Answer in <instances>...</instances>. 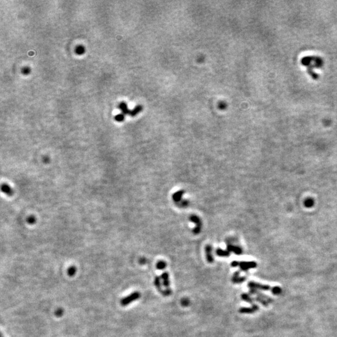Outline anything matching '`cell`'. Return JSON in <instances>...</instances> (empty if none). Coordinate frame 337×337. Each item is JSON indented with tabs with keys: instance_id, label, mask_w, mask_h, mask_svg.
<instances>
[{
	"instance_id": "7402d4cb",
	"label": "cell",
	"mask_w": 337,
	"mask_h": 337,
	"mask_svg": "<svg viewBox=\"0 0 337 337\" xmlns=\"http://www.w3.org/2000/svg\"><path fill=\"white\" fill-rule=\"evenodd\" d=\"M124 118L125 116L124 114H119L115 116V120L118 122H122L124 120Z\"/></svg>"
},
{
	"instance_id": "484cf974",
	"label": "cell",
	"mask_w": 337,
	"mask_h": 337,
	"mask_svg": "<svg viewBox=\"0 0 337 337\" xmlns=\"http://www.w3.org/2000/svg\"><path fill=\"white\" fill-rule=\"evenodd\" d=\"M179 207H186L188 206L189 201L187 200L181 201V202L179 203Z\"/></svg>"
},
{
	"instance_id": "2e32d148",
	"label": "cell",
	"mask_w": 337,
	"mask_h": 337,
	"mask_svg": "<svg viewBox=\"0 0 337 337\" xmlns=\"http://www.w3.org/2000/svg\"><path fill=\"white\" fill-rule=\"evenodd\" d=\"M241 298L244 301L247 302L249 303H251L253 305V301H254V299H253L250 296V295H249L247 294H242L241 295Z\"/></svg>"
},
{
	"instance_id": "e0dca14e",
	"label": "cell",
	"mask_w": 337,
	"mask_h": 337,
	"mask_svg": "<svg viewBox=\"0 0 337 337\" xmlns=\"http://www.w3.org/2000/svg\"><path fill=\"white\" fill-rule=\"evenodd\" d=\"M142 109V107L141 105H138L135 108H134L133 110H131L130 111V114L129 115L131 116H135L136 114H137L139 112H140Z\"/></svg>"
},
{
	"instance_id": "ffe728a7",
	"label": "cell",
	"mask_w": 337,
	"mask_h": 337,
	"mask_svg": "<svg viewBox=\"0 0 337 337\" xmlns=\"http://www.w3.org/2000/svg\"><path fill=\"white\" fill-rule=\"evenodd\" d=\"M271 291H272V293L273 294L278 295L282 293V288L278 287H275L272 288Z\"/></svg>"
},
{
	"instance_id": "5bb4252c",
	"label": "cell",
	"mask_w": 337,
	"mask_h": 337,
	"mask_svg": "<svg viewBox=\"0 0 337 337\" xmlns=\"http://www.w3.org/2000/svg\"><path fill=\"white\" fill-rule=\"evenodd\" d=\"M216 254L220 257H229L230 255V252L228 250H223L221 248H217L216 250Z\"/></svg>"
},
{
	"instance_id": "6da1fadb",
	"label": "cell",
	"mask_w": 337,
	"mask_h": 337,
	"mask_svg": "<svg viewBox=\"0 0 337 337\" xmlns=\"http://www.w3.org/2000/svg\"><path fill=\"white\" fill-rule=\"evenodd\" d=\"M301 63L303 66L307 69L308 73L314 79L318 78V74L315 72V69L320 68L323 64V61L317 56H307L303 57Z\"/></svg>"
},
{
	"instance_id": "4fadbf2b",
	"label": "cell",
	"mask_w": 337,
	"mask_h": 337,
	"mask_svg": "<svg viewBox=\"0 0 337 337\" xmlns=\"http://www.w3.org/2000/svg\"><path fill=\"white\" fill-rule=\"evenodd\" d=\"M119 108L121 110L122 112V114H130V110H129L127 108V105L126 102H121L119 105Z\"/></svg>"
},
{
	"instance_id": "52a82bcc",
	"label": "cell",
	"mask_w": 337,
	"mask_h": 337,
	"mask_svg": "<svg viewBox=\"0 0 337 337\" xmlns=\"http://www.w3.org/2000/svg\"><path fill=\"white\" fill-rule=\"evenodd\" d=\"M205 250H206V259L208 263H212L214 262V258L212 254V247L210 245H207L206 247H205Z\"/></svg>"
},
{
	"instance_id": "ac0fdd59",
	"label": "cell",
	"mask_w": 337,
	"mask_h": 337,
	"mask_svg": "<svg viewBox=\"0 0 337 337\" xmlns=\"http://www.w3.org/2000/svg\"><path fill=\"white\" fill-rule=\"evenodd\" d=\"M314 205V200L312 198H308L305 201H304V206L306 207L310 208L313 206Z\"/></svg>"
},
{
	"instance_id": "5b68a950",
	"label": "cell",
	"mask_w": 337,
	"mask_h": 337,
	"mask_svg": "<svg viewBox=\"0 0 337 337\" xmlns=\"http://www.w3.org/2000/svg\"><path fill=\"white\" fill-rule=\"evenodd\" d=\"M239 267L243 271H247L250 269H254L257 267V263L255 262H239Z\"/></svg>"
},
{
	"instance_id": "d4e9b609",
	"label": "cell",
	"mask_w": 337,
	"mask_h": 337,
	"mask_svg": "<svg viewBox=\"0 0 337 337\" xmlns=\"http://www.w3.org/2000/svg\"><path fill=\"white\" fill-rule=\"evenodd\" d=\"M171 294H172V290H171V288H166V290H163V292L162 293V294L165 296H169L171 295Z\"/></svg>"
},
{
	"instance_id": "7a4b0ae2",
	"label": "cell",
	"mask_w": 337,
	"mask_h": 337,
	"mask_svg": "<svg viewBox=\"0 0 337 337\" xmlns=\"http://www.w3.org/2000/svg\"><path fill=\"white\" fill-rule=\"evenodd\" d=\"M141 297V294H139L138 292H135L132 293L131 294L127 296L126 297L123 298L121 301H120V304L122 306H127L129 305V303H132L134 301L137 300L138 298Z\"/></svg>"
},
{
	"instance_id": "277c9868",
	"label": "cell",
	"mask_w": 337,
	"mask_h": 337,
	"mask_svg": "<svg viewBox=\"0 0 337 337\" xmlns=\"http://www.w3.org/2000/svg\"><path fill=\"white\" fill-rule=\"evenodd\" d=\"M248 287L250 289H255L257 290H264L267 291L269 290L270 289V286L267 285H262L259 283L254 282H250L248 284Z\"/></svg>"
},
{
	"instance_id": "30bf717a",
	"label": "cell",
	"mask_w": 337,
	"mask_h": 337,
	"mask_svg": "<svg viewBox=\"0 0 337 337\" xmlns=\"http://www.w3.org/2000/svg\"><path fill=\"white\" fill-rule=\"evenodd\" d=\"M161 278L162 279L163 285L166 288H170V280L169 277H168V274L167 272H164L162 275H161Z\"/></svg>"
},
{
	"instance_id": "cb8c5ba5",
	"label": "cell",
	"mask_w": 337,
	"mask_h": 337,
	"mask_svg": "<svg viewBox=\"0 0 337 337\" xmlns=\"http://www.w3.org/2000/svg\"><path fill=\"white\" fill-rule=\"evenodd\" d=\"M76 53L78 54H82L84 53V48L83 46H79L76 47Z\"/></svg>"
},
{
	"instance_id": "f1b7e54d",
	"label": "cell",
	"mask_w": 337,
	"mask_h": 337,
	"mask_svg": "<svg viewBox=\"0 0 337 337\" xmlns=\"http://www.w3.org/2000/svg\"><path fill=\"white\" fill-rule=\"evenodd\" d=\"M226 106H226V104L225 103V102H220V103H219V108H221V109H225V108H226Z\"/></svg>"
},
{
	"instance_id": "8fae6325",
	"label": "cell",
	"mask_w": 337,
	"mask_h": 337,
	"mask_svg": "<svg viewBox=\"0 0 337 337\" xmlns=\"http://www.w3.org/2000/svg\"><path fill=\"white\" fill-rule=\"evenodd\" d=\"M184 192H185L184 190H179V191L174 193L173 196V199L174 202H177V203L180 202L181 201L182 197L183 196V194H184Z\"/></svg>"
},
{
	"instance_id": "83f0119b",
	"label": "cell",
	"mask_w": 337,
	"mask_h": 337,
	"mask_svg": "<svg viewBox=\"0 0 337 337\" xmlns=\"http://www.w3.org/2000/svg\"><path fill=\"white\" fill-rule=\"evenodd\" d=\"M22 72H23V74H29V73H30V68H29L26 67V68H24L23 69V70H22Z\"/></svg>"
},
{
	"instance_id": "603a6c76",
	"label": "cell",
	"mask_w": 337,
	"mask_h": 337,
	"mask_svg": "<svg viewBox=\"0 0 337 337\" xmlns=\"http://www.w3.org/2000/svg\"><path fill=\"white\" fill-rule=\"evenodd\" d=\"M76 267H71L69 268L68 270V273L69 276H73L74 275V273H76Z\"/></svg>"
},
{
	"instance_id": "3957f363",
	"label": "cell",
	"mask_w": 337,
	"mask_h": 337,
	"mask_svg": "<svg viewBox=\"0 0 337 337\" xmlns=\"http://www.w3.org/2000/svg\"><path fill=\"white\" fill-rule=\"evenodd\" d=\"M189 220L192 222L196 223V226L195 227V228L193 229V233L194 234H198L201 231V228H202V222H201L200 219H199V217L198 216H197L196 215H192L190 216L189 217Z\"/></svg>"
},
{
	"instance_id": "ba28073f",
	"label": "cell",
	"mask_w": 337,
	"mask_h": 337,
	"mask_svg": "<svg viewBox=\"0 0 337 337\" xmlns=\"http://www.w3.org/2000/svg\"><path fill=\"white\" fill-rule=\"evenodd\" d=\"M227 250H228L230 252H233L234 254H235L238 255H240L242 254V249L240 247L235 246V245H232L231 244L227 245Z\"/></svg>"
},
{
	"instance_id": "1f68e13d",
	"label": "cell",
	"mask_w": 337,
	"mask_h": 337,
	"mask_svg": "<svg viewBox=\"0 0 337 337\" xmlns=\"http://www.w3.org/2000/svg\"><path fill=\"white\" fill-rule=\"evenodd\" d=\"M1 337H3V335H1Z\"/></svg>"
},
{
	"instance_id": "44dd1931",
	"label": "cell",
	"mask_w": 337,
	"mask_h": 337,
	"mask_svg": "<svg viewBox=\"0 0 337 337\" xmlns=\"http://www.w3.org/2000/svg\"><path fill=\"white\" fill-rule=\"evenodd\" d=\"M254 300H256V301H257L259 303H262L263 306H266L267 307V305H268V303H269L268 302L266 301L265 300L263 299V298H262L261 297H259V296H257V297H256L255 298H254Z\"/></svg>"
},
{
	"instance_id": "9a60e30c",
	"label": "cell",
	"mask_w": 337,
	"mask_h": 337,
	"mask_svg": "<svg viewBox=\"0 0 337 337\" xmlns=\"http://www.w3.org/2000/svg\"><path fill=\"white\" fill-rule=\"evenodd\" d=\"M154 283L155 287H156L157 290H158V291L162 294V293L163 292V290L162 289V287H161V280H160V277H158V276L156 277L155 279H154Z\"/></svg>"
},
{
	"instance_id": "4316f807",
	"label": "cell",
	"mask_w": 337,
	"mask_h": 337,
	"mask_svg": "<svg viewBox=\"0 0 337 337\" xmlns=\"http://www.w3.org/2000/svg\"><path fill=\"white\" fill-rule=\"evenodd\" d=\"M27 221L30 224H33L34 223L36 222V219L34 217H30L28 219Z\"/></svg>"
},
{
	"instance_id": "7c38bea8",
	"label": "cell",
	"mask_w": 337,
	"mask_h": 337,
	"mask_svg": "<svg viewBox=\"0 0 337 337\" xmlns=\"http://www.w3.org/2000/svg\"><path fill=\"white\" fill-rule=\"evenodd\" d=\"M1 190L3 192L8 196H12L13 194V189L8 184H3L1 185Z\"/></svg>"
},
{
	"instance_id": "d6986e66",
	"label": "cell",
	"mask_w": 337,
	"mask_h": 337,
	"mask_svg": "<svg viewBox=\"0 0 337 337\" xmlns=\"http://www.w3.org/2000/svg\"><path fill=\"white\" fill-rule=\"evenodd\" d=\"M166 267H167L166 262L163 261H159L156 264V268L158 270H164V269L166 268Z\"/></svg>"
},
{
	"instance_id": "9c48e42d",
	"label": "cell",
	"mask_w": 337,
	"mask_h": 337,
	"mask_svg": "<svg viewBox=\"0 0 337 337\" xmlns=\"http://www.w3.org/2000/svg\"><path fill=\"white\" fill-rule=\"evenodd\" d=\"M245 280H246V278L245 277H240V272H236L234 273L233 275L232 278V282L233 284L242 283V282H244V281H245Z\"/></svg>"
},
{
	"instance_id": "f546056e",
	"label": "cell",
	"mask_w": 337,
	"mask_h": 337,
	"mask_svg": "<svg viewBox=\"0 0 337 337\" xmlns=\"http://www.w3.org/2000/svg\"><path fill=\"white\" fill-rule=\"evenodd\" d=\"M181 303L182 304V305H184V306H187L189 305V300L187 299H183L182 300Z\"/></svg>"
},
{
	"instance_id": "8992f818",
	"label": "cell",
	"mask_w": 337,
	"mask_h": 337,
	"mask_svg": "<svg viewBox=\"0 0 337 337\" xmlns=\"http://www.w3.org/2000/svg\"><path fill=\"white\" fill-rule=\"evenodd\" d=\"M259 310V307L255 305V304H253L252 307L250 308L248 307H243L239 309V312L240 313H253Z\"/></svg>"
},
{
	"instance_id": "4dcf8cb0",
	"label": "cell",
	"mask_w": 337,
	"mask_h": 337,
	"mask_svg": "<svg viewBox=\"0 0 337 337\" xmlns=\"http://www.w3.org/2000/svg\"><path fill=\"white\" fill-rule=\"evenodd\" d=\"M231 265L233 267H236L239 265V262L238 261H233L231 263Z\"/></svg>"
}]
</instances>
